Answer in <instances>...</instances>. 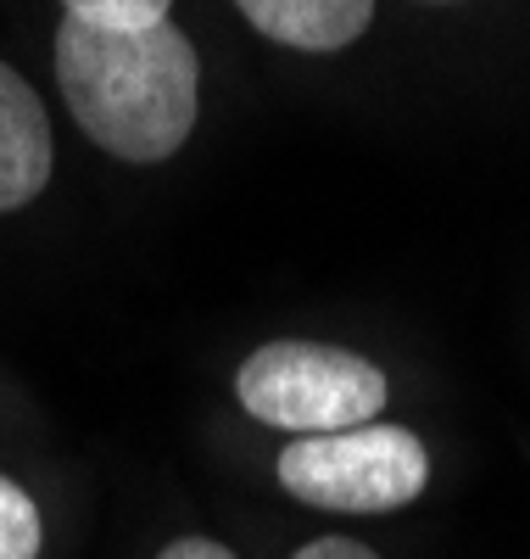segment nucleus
<instances>
[{
  "label": "nucleus",
  "mask_w": 530,
  "mask_h": 559,
  "mask_svg": "<svg viewBox=\"0 0 530 559\" xmlns=\"http://www.w3.org/2000/svg\"><path fill=\"white\" fill-rule=\"evenodd\" d=\"M57 79L79 129L129 163H162L196 123V51L173 23L89 28L79 17L57 34Z\"/></svg>",
  "instance_id": "nucleus-1"
},
{
  "label": "nucleus",
  "mask_w": 530,
  "mask_h": 559,
  "mask_svg": "<svg viewBox=\"0 0 530 559\" xmlns=\"http://www.w3.org/2000/svg\"><path fill=\"white\" fill-rule=\"evenodd\" d=\"M246 414L263 426L302 431V437H329L352 431L385 408V376L347 353V347H318V342H268L240 364L234 381Z\"/></svg>",
  "instance_id": "nucleus-2"
},
{
  "label": "nucleus",
  "mask_w": 530,
  "mask_h": 559,
  "mask_svg": "<svg viewBox=\"0 0 530 559\" xmlns=\"http://www.w3.org/2000/svg\"><path fill=\"white\" fill-rule=\"evenodd\" d=\"M424 442L402 426H374V419L352 431L302 437L279 453V487L313 509H341V515L402 509L424 492Z\"/></svg>",
  "instance_id": "nucleus-3"
},
{
  "label": "nucleus",
  "mask_w": 530,
  "mask_h": 559,
  "mask_svg": "<svg viewBox=\"0 0 530 559\" xmlns=\"http://www.w3.org/2000/svg\"><path fill=\"white\" fill-rule=\"evenodd\" d=\"M51 179V123L39 96L0 62V213L34 202Z\"/></svg>",
  "instance_id": "nucleus-4"
},
{
  "label": "nucleus",
  "mask_w": 530,
  "mask_h": 559,
  "mask_svg": "<svg viewBox=\"0 0 530 559\" xmlns=\"http://www.w3.org/2000/svg\"><path fill=\"white\" fill-rule=\"evenodd\" d=\"M234 7L257 34L291 51H341L374 17V0H234Z\"/></svg>",
  "instance_id": "nucleus-5"
},
{
  "label": "nucleus",
  "mask_w": 530,
  "mask_h": 559,
  "mask_svg": "<svg viewBox=\"0 0 530 559\" xmlns=\"http://www.w3.org/2000/svg\"><path fill=\"white\" fill-rule=\"evenodd\" d=\"M62 7H68V17H79L89 28H112V34L168 23V0H62Z\"/></svg>",
  "instance_id": "nucleus-6"
},
{
  "label": "nucleus",
  "mask_w": 530,
  "mask_h": 559,
  "mask_svg": "<svg viewBox=\"0 0 530 559\" xmlns=\"http://www.w3.org/2000/svg\"><path fill=\"white\" fill-rule=\"evenodd\" d=\"M0 559H39V509L0 476Z\"/></svg>",
  "instance_id": "nucleus-7"
},
{
  "label": "nucleus",
  "mask_w": 530,
  "mask_h": 559,
  "mask_svg": "<svg viewBox=\"0 0 530 559\" xmlns=\"http://www.w3.org/2000/svg\"><path fill=\"white\" fill-rule=\"evenodd\" d=\"M297 559H380V554L363 548V543H352V537H318V543H308Z\"/></svg>",
  "instance_id": "nucleus-8"
},
{
  "label": "nucleus",
  "mask_w": 530,
  "mask_h": 559,
  "mask_svg": "<svg viewBox=\"0 0 530 559\" xmlns=\"http://www.w3.org/2000/svg\"><path fill=\"white\" fill-rule=\"evenodd\" d=\"M162 559H234L224 543H207V537H179L162 548Z\"/></svg>",
  "instance_id": "nucleus-9"
}]
</instances>
